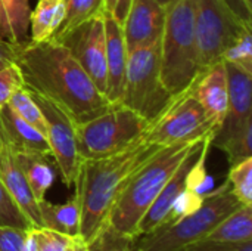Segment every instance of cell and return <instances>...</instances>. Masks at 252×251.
I'll list each match as a JSON object with an SVG mask.
<instances>
[{
    "label": "cell",
    "instance_id": "cell-38",
    "mask_svg": "<svg viewBox=\"0 0 252 251\" xmlns=\"http://www.w3.org/2000/svg\"><path fill=\"white\" fill-rule=\"evenodd\" d=\"M66 251H87L86 241H84L81 237H77V238H74V241L71 243L69 249H68Z\"/></svg>",
    "mask_w": 252,
    "mask_h": 251
},
{
    "label": "cell",
    "instance_id": "cell-39",
    "mask_svg": "<svg viewBox=\"0 0 252 251\" xmlns=\"http://www.w3.org/2000/svg\"><path fill=\"white\" fill-rule=\"evenodd\" d=\"M241 3H242V6L248 10V12H251L252 13V0H239Z\"/></svg>",
    "mask_w": 252,
    "mask_h": 251
},
{
    "label": "cell",
    "instance_id": "cell-34",
    "mask_svg": "<svg viewBox=\"0 0 252 251\" xmlns=\"http://www.w3.org/2000/svg\"><path fill=\"white\" fill-rule=\"evenodd\" d=\"M27 231L13 226H0V251H22Z\"/></svg>",
    "mask_w": 252,
    "mask_h": 251
},
{
    "label": "cell",
    "instance_id": "cell-10",
    "mask_svg": "<svg viewBox=\"0 0 252 251\" xmlns=\"http://www.w3.org/2000/svg\"><path fill=\"white\" fill-rule=\"evenodd\" d=\"M90 77L97 90L106 95V38L103 13L80 24L59 40ZM106 98V96H105Z\"/></svg>",
    "mask_w": 252,
    "mask_h": 251
},
{
    "label": "cell",
    "instance_id": "cell-24",
    "mask_svg": "<svg viewBox=\"0 0 252 251\" xmlns=\"http://www.w3.org/2000/svg\"><path fill=\"white\" fill-rule=\"evenodd\" d=\"M65 16L63 21L52 37V40H59L66 33L86 22L87 19L103 13V0H63Z\"/></svg>",
    "mask_w": 252,
    "mask_h": 251
},
{
    "label": "cell",
    "instance_id": "cell-11",
    "mask_svg": "<svg viewBox=\"0 0 252 251\" xmlns=\"http://www.w3.org/2000/svg\"><path fill=\"white\" fill-rule=\"evenodd\" d=\"M30 93L46 120V141L50 148V157H53L56 163V167L62 176V182L71 188L75 183L81 163L77 151L74 121L52 101L31 90Z\"/></svg>",
    "mask_w": 252,
    "mask_h": 251
},
{
    "label": "cell",
    "instance_id": "cell-9",
    "mask_svg": "<svg viewBox=\"0 0 252 251\" xmlns=\"http://www.w3.org/2000/svg\"><path fill=\"white\" fill-rule=\"evenodd\" d=\"M214 123L207 115L192 92V86L177 95L173 102L159 114L146 133V141L158 146L185 143L214 136Z\"/></svg>",
    "mask_w": 252,
    "mask_h": 251
},
{
    "label": "cell",
    "instance_id": "cell-25",
    "mask_svg": "<svg viewBox=\"0 0 252 251\" xmlns=\"http://www.w3.org/2000/svg\"><path fill=\"white\" fill-rule=\"evenodd\" d=\"M137 238L118 232L105 222L86 243L87 251H136Z\"/></svg>",
    "mask_w": 252,
    "mask_h": 251
},
{
    "label": "cell",
    "instance_id": "cell-36",
    "mask_svg": "<svg viewBox=\"0 0 252 251\" xmlns=\"http://www.w3.org/2000/svg\"><path fill=\"white\" fill-rule=\"evenodd\" d=\"M16 43L0 38V71L12 64H15Z\"/></svg>",
    "mask_w": 252,
    "mask_h": 251
},
{
    "label": "cell",
    "instance_id": "cell-5",
    "mask_svg": "<svg viewBox=\"0 0 252 251\" xmlns=\"http://www.w3.org/2000/svg\"><path fill=\"white\" fill-rule=\"evenodd\" d=\"M242 204L230 191L229 182L219 189L204 194L202 203L188 216L158 231L142 235L136 251H182L190 244L202 241L226 216Z\"/></svg>",
    "mask_w": 252,
    "mask_h": 251
},
{
    "label": "cell",
    "instance_id": "cell-29",
    "mask_svg": "<svg viewBox=\"0 0 252 251\" xmlns=\"http://www.w3.org/2000/svg\"><path fill=\"white\" fill-rule=\"evenodd\" d=\"M0 226H13L19 229L34 228L18 204L12 200L3 183L0 182Z\"/></svg>",
    "mask_w": 252,
    "mask_h": 251
},
{
    "label": "cell",
    "instance_id": "cell-19",
    "mask_svg": "<svg viewBox=\"0 0 252 251\" xmlns=\"http://www.w3.org/2000/svg\"><path fill=\"white\" fill-rule=\"evenodd\" d=\"M41 226L61 232L71 238L80 237L81 204L77 192L63 204H52L47 200L38 203Z\"/></svg>",
    "mask_w": 252,
    "mask_h": 251
},
{
    "label": "cell",
    "instance_id": "cell-27",
    "mask_svg": "<svg viewBox=\"0 0 252 251\" xmlns=\"http://www.w3.org/2000/svg\"><path fill=\"white\" fill-rule=\"evenodd\" d=\"M227 182L241 204L252 206V157L230 166Z\"/></svg>",
    "mask_w": 252,
    "mask_h": 251
},
{
    "label": "cell",
    "instance_id": "cell-8",
    "mask_svg": "<svg viewBox=\"0 0 252 251\" xmlns=\"http://www.w3.org/2000/svg\"><path fill=\"white\" fill-rule=\"evenodd\" d=\"M193 19L199 74L221 62L226 47L244 30L251 28V21L229 0H193Z\"/></svg>",
    "mask_w": 252,
    "mask_h": 251
},
{
    "label": "cell",
    "instance_id": "cell-21",
    "mask_svg": "<svg viewBox=\"0 0 252 251\" xmlns=\"http://www.w3.org/2000/svg\"><path fill=\"white\" fill-rule=\"evenodd\" d=\"M15 157L35 200L38 203L46 200V194L55 182V170L47 161L49 157L24 152H15Z\"/></svg>",
    "mask_w": 252,
    "mask_h": 251
},
{
    "label": "cell",
    "instance_id": "cell-4",
    "mask_svg": "<svg viewBox=\"0 0 252 251\" xmlns=\"http://www.w3.org/2000/svg\"><path fill=\"white\" fill-rule=\"evenodd\" d=\"M159 75L173 96L188 90L199 75L193 0H173L165 7L159 38Z\"/></svg>",
    "mask_w": 252,
    "mask_h": 251
},
{
    "label": "cell",
    "instance_id": "cell-32",
    "mask_svg": "<svg viewBox=\"0 0 252 251\" xmlns=\"http://www.w3.org/2000/svg\"><path fill=\"white\" fill-rule=\"evenodd\" d=\"M74 238L49 228H35L37 251H66Z\"/></svg>",
    "mask_w": 252,
    "mask_h": 251
},
{
    "label": "cell",
    "instance_id": "cell-33",
    "mask_svg": "<svg viewBox=\"0 0 252 251\" xmlns=\"http://www.w3.org/2000/svg\"><path fill=\"white\" fill-rule=\"evenodd\" d=\"M182 251H252V241L247 243H219L202 240L188 246Z\"/></svg>",
    "mask_w": 252,
    "mask_h": 251
},
{
    "label": "cell",
    "instance_id": "cell-23",
    "mask_svg": "<svg viewBox=\"0 0 252 251\" xmlns=\"http://www.w3.org/2000/svg\"><path fill=\"white\" fill-rule=\"evenodd\" d=\"M204 240L219 243L252 241V206H241L226 216Z\"/></svg>",
    "mask_w": 252,
    "mask_h": 251
},
{
    "label": "cell",
    "instance_id": "cell-1",
    "mask_svg": "<svg viewBox=\"0 0 252 251\" xmlns=\"http://www.w3.org/2000/svg\"><path fill=\"white\" fill-rule=\"evenodd\" d=\"M15 64L25 87L52 101L74 123L92 120L111 105L61 43L18 41Z\"/></svg>",
    "mask_w": 252,
    "mask_h": 251
},
{
    "label": "cell",
    "instance_id": "cell-26",
    "mask_svg": "<svg viewBox=\"0 0 252 251\" xmlns=\"http://www.w3.org/2000/svg\"><path fill=\"white\" fill-rule=\"evenodd\" d=\"M7 107L19 118H22L25 123L32 126L35 130H38L46 138V120H44V115H43L41 109L38 108V105L35 104L34 98L31 96V93H30V90L27 87L19 89L10 98Z\"/></svg>",
    "mask_w": 252,
    "mask_h": 251
},
{
    "label": "cell",
    "instance_id": "cell-16",
    "mask_svg": "<svg viewBox=\"0 0 252 251\" xmlns=\"http://www.w3.org/2000/svg\"><path fill=\"white\" fill-rule=\"evenodd\" d=\"M192 92L219 130L224 120L229 102L227 74L224 64L217 62L204 70L192 84Z\"/></svg>",
    "mask_w": 252,
    "mask_h": 251
},
{
    "label": "cell",
    "instance_id": "cell-22",
    "mask_svg": "<svg viewBox=\"0 0 252 251\" xmlns=\"http://www.w3.org/2000/svg\"><path fill=\"white\" fill-rule=\"evenodd\" d=\"M30 0H0V38L18 43L30 28Z\"/></svg>",
    "mask_w": 252,
    "mask_h": 251
},
{
    "label": "cell",
    "instance_id": "cell-28",
    "mask_svg": "<svg viewBox=\"0 0 252 251\" xmlns=\"http://www.w3.org/2000/svg\"><path fill=\"white\" fill-rule=\"evenodd\" d=\"M221 62L241 67L252 72V28L244 30L223 52Z\"/></svg>",
    "mask_w": 252,
    "mask_h": 251
},
{
    "label": "cell",
    "instance_id": "cell-12",
    "mask_svg": "<svg viewBox=\"0 0 252 251\" xmlns=\"http://www.w3.org/2000/svg\"><path fill=\"white\" fill-rule=\"evenodd\" d=\"M224 64V62H223ZM227 74L229 102L224 120L211 139V145L221 149L252 121V72L224 64Z\"/></svg>",
    "mask_w": 252,
    "mask_h": 251
},
{
    "label": "cell",
    "instance_id": "cell-20",
    "mask_svg": "<svg viewBox=\"0 0 252 251\" xmlns=\"http://www.w3.org/2000/svg\"><path fill=\"white\" fill-rule=\"evenodd\" d=\"M65 16L63 0H38L30 13L32 41H49L59 30Z\"/></svg>",
    "mask_w": 252,
    "mask_h": 251
},
{
    "label": "cell",
    "instance_id": "cell-3",
    "mask_svg": "<svg viewBox=\"0 0 252 251\" xmlns=\"http://www.w3.org/2000/svg\"><path fill=\"white\" fill-rule=\"evenodd\" d=\"M204 139L205 138L192 142L161 146L131 176L109 212L106 222L118 232L139 240L137 228L142 217L146 215L158 194L162 191L165 183L171 179L189 152Z\"/></svg>",
    "mask_w": 252,
    "mask_h": 251
},
{
    "label": "cell",
    "instance_id": "cell-13",
    "mask_svg": "<svg viewBox=\"0 0 252 251\" xmlns=\"http://www.w3.org/2000/svg\"><path fill=\"white\" fill-rule=\"evenodd\" d=\"M208 139H213V136L205 138L201 143H198L189 152V155L185 158V161L180 164V167L176 170V173L171 176V179L165 183L162 191L158 194V197L155 198V201L152 203V206L149 207V210L146 212V215L142 217V220L139 223V228H137L139 238L142 235L152 234V232H155L159 228L167 225L168 216H170V212H171L174 201L190 185V170H192L204 143Z\"/></svg>",
    "mask_w": 252,
    "mask_h": 251
},
{
    "label": "cell",
    "instance_id": "cell-7",
    "mask_svg": "<svg viewBox=\"0 0 252 251\" xmlns=\"http://www.w3.org/2000/svg\"><path fill=\"white\" fill-rule=\"evenodd\" d=\"M176 96L164 87L159 75V40L127 52L124 107L154 123Z\"/></svg>",
    "mask_w": 252,
    "mask_h": 251
},
{
    "label": "cell",
    "instance_id": "cell-35",
    "mask_svg": "<svg viewBox=\"0 0 252 251\" xmlns=\"http://www.w3.org/2000/svg\"><path fill=\"white\" fill-rule=\"evenodd\" d=\"M131 0H103V15H111L123 22Z\"/></svg>",
    "mask_w": 252,
    "mask_h": 251
},
{
    "label": "cell",
    "instance_id": "cell-40",
    "mask_svg": "<svg viewBox=\"0 0 252 251\" xmlns=\"http://www.w3.org/2000/svg\"><path fill=\"white\" fill-rule=\"evenodd\" d=\"M157 1H158V3H161L162 6H165V7H167V6H168V4H170L173 0H157Z\"/></svg>",
    "mask_w": 252,
    "mask_h": 251
},
{
    "label": "cell",
    "instance_id": "cell-37",
    "mask_svg": "<svg viewBox=\"0 0 252 251\" xmlns=\"http://www.w3.org/2000/svg\"><path fill=\"white\" fill-rule=\"evenodd\" d=\"M22 251H37V246H35V228H30L27 231V237H25V241H24Z\"/></svg>",
    "mask_w": 252,
    "mask_h": 251
},
{
    "label": "cell",
    "instance_id": "cell-18",
    "mask_svg": "<svg viewBox=\"0 0 252 251\" xmlns=\"http://www.w3.org/2000/svg\"><path fill=\"white\" fill-rule=\"evenodd\" d=\"M0 141H3L15 152L50 157V148L46 138L32 126L19 118L7 105L0 109Z\"/></svg>",
    "mask_w": 252,
    "mask_h": 251
},
{
    "label": "cell",
    "instance_id": "cell-17",
    "mask_svg": "<svg viewBox=\"0 0 252 251\" xmlns=\"http://www.w3.org/2000/svg\"><path fill=\"white\" fill-rule=\"evenodd\" d=\"M106 38V99L120 104L124 93L127 47L124 43L121 22L111 15H103Z\"/></svg>",
    "mask_w": 252,
    "mask_h": 251
},
{
    "label": "cell",
    "instance_id": "cell-14",
    "mask_svg": "<svg viewBox=\"0 0 252 251\" xmlns=\"http://www.w3.org/2000/svg\"><path fill=\"white\" fill-rule=\"evenodd\" d=\"M165 21V6L157 0H131L121 22L127 52L158 41Z\"/></svg>",
    "mask_w": 252,
    "mask_h": 251
},
{
    "label": "cell",
    "instance_id": "cell-30",
    "mask_svg": "<svg viewBox=\"0 0 252 251\" xmlns=\"http://www.w3.org/2000/svg\"><path fill=\"white\" fill-rule=\"evenodd\" d=\"M223 152H226L227 160L230 166L241 163L247 158L252 157V121L247 124V127L232 141H229L223 148Z\"/></svg>",
    "mask_w": 252,
    "mask_h": 251
},
{
    "label": "cell",
    "instance_id": "cell-31",
    "mask_svg": "<svg viewBox=\"0 0 252 251\" xmlns=\"http://www.w3.org/2000/svg\"><path fill=\"white\" fill-rule=\"evenodd\" d=\"M25 87L22 72L16 64H12L0 71V109L9 104L10 98L19 90Z\"/></svg>",
    "mask_w": 252,
    "mask_h": 251
},
{
    "label": "cell",
    "instance_id": "cell-2",
    "mask_svg": "<svg viewBox=\"0 0 252 251\" xmlns=\"http://www.w3.org/2000/svg\"><path fill=\"white\" fill-rule=\"evenodd\" d=\"M161 146L149 143L146 135L127 149L97 160H81L75 192L81 204L80 237L87 243L106 222L123 189Z\"/></svg>",
    "mask_w": 252,
    "mask_h": 251
},
{
    "label": "cell",
    "instance_id": "cell-15",
    "mask_svg": "<svg viewBox=\"0 0 252 251\" xmlns=\"http://www.w3.org/2000/svg\"><path fill=\"white\" fill-rule=\"evenodd\" d=\"M0 182L9 192L12 200L22 210V213L28 217L31 225L34 228H43L38 212V201L35 200L16 161L15 151L3 141H0Z\"/></svg>",
    "mask_w": 252,
    "mask_h": 251
},
{
    "label": "cell",
    "instance_id": "cell-6",
    "mask_svg": "<svg viewBox=\"0 0 252 251\" xmlns=\"http://www.w3.org/2000/svg\"><path fill=\"white\" fill-rule=\"evenodd\" d=\"M77 151L81 160H97L118 154L142 139L152 123L123 104H111L97 117L74 123Z\"/></svg>",
    "mask_w": 252,
    "mask_h": 251
}]
</instances>
